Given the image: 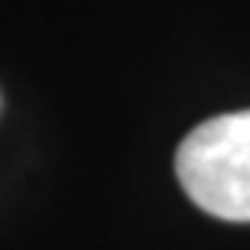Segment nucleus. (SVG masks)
Returning a JSON list of instances; mask_svg holds the SVG:
<instances>
[{"label": "nucleus", "mask_w": 250, "mask_h": 250, "mask_svg": "<svg viewBox=\"0 0 250 250\" xmlns=\"http://www.w3.org/2000/svg\"><path fill=\"white\" fill-rule=\"evenodd\" d=\"M176 172L202 211L250 224V111L198 124L176 153Z\"/></svg>", "instance_id": "nucleus-1"}]
</instances>
